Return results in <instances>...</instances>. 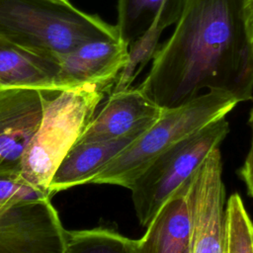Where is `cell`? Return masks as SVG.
I'll return each instance as SVG.
<instances>
[{"instance_id": "ac0fdd59", "label": "cell", "mask_w": 253, "mask_h": 253, "mask_svg": "<svg viewBox=\"0 0 253 253\" xmlns=\"http://www.w3.org/2000/svg\"><path fill=\"white\" fill-rule=\"evenodd\" d=\"M243 20L247 40L253 52V0H243Z\"/></svg>"}, {"instance_id": "5bb4252c", "label": "cell", "mask_w": 253, "mask_h": 253, "mask_svg": "<svg viewBox=\"0 0 253 253\" xmlns=\"http://www.w3.org/2000/svg\"><path fill=\"white\" fill-rule=\"evenodd\" d=\"M63 253H133V239L108 227L66 231Z\"/></svg>"}, {"instance_id": "9a60e30c", "label": "cell", "mask_w": 253, "mask_h": 253, "mask_svg": "<svg viewBox=\"0 0 253 253\" xmlns=\"http://www.w3.org/2000/svg\"><path fill=\"white\" fill-rule=\"evenodd\" d=\"M163 28L153 24L144 34L136 38L127 45L126 60L119 72L113 91H122L131 87V83L141 72L150 59L153 58Z\"/></svg>"}, {"instance_id": "5b68a950", "label": "cell", "mask_w": 253, "mask_h": 253, "mask_svg": "<svg viewBox=\"0 0 253 253\" xmlns=\"http://www.w3.org/2000/svg\"><path fill=\"white\" fill-rule=\"evenodd\" d=\"M47 191L0 176V253H63L66 231Z\"/></svg>"}, {"instance_id": "8fae6325", "label": "cell", "mask_w": 253, "mask_h": 253, "mask_svg": "<svg viewBox=\"0 0 253 253\" xmlns=\"http://www.w3.org/2000/svg\"><path fill=\"white\" fill-rule=\"evenodd\" d=\"M138 135L134 134L108 141L76 142L57 166L48 185L49 195L91 183L104 166Z\"/></svg>"}, {"instance_id": "7c38bea8", "label": "cell", "mask_w": 253, "mask_h": 253, "mask_svg": "<svg viewBox=\"0 0 253 253\" xmlns=\"http://www.w3.org/2000/svg\"><path fill=\"white\" fill-rule=\"evenodd\" d=\"M57 59L0 39V87L60 90Z\"/></svg>"}, {"instance_id": "e0dca14e", "label": "cell", "mask_w": 253, "mask_h": 253, "mask_svg": "<svg viewBox=\"0 0 253 253\" xmlns=\"http://www.w3.org/2000/svg\"><path fill=\"white\" fill-rule=\"evenodd\" d=\"M248 125L251 128L250 147L243 162V165L238 170V175L245 184L248 195L253 199V105L249 113Z\"/></svg>"}, {"instance_id": "8992f818", "label": "cell", "mask_w": 253, "mask_h": 253, "mask_svg": "<svg viewBox=\"0 0 253 253\" xmlns=\"http://www.w3.org/2000/svg\"><path fill=\"white\" fill-rule=\"evenodd\" d=\"M228 132L225 117L217 119L175 143L136 177L128 190L141 226H147L166 201L190 180L210 152L219 147Z\"/></svg>"}, {"instance_id": "4fadbf2b", "label": "cell", "mask_w": 253, "mask_h": 253, "mask_svg": "<svg viewBox=\"0 0 253 253\" xmlns=\"http://www.w3.org/2000/svg\"><path fill=\"white\" fill-rule=\"evenodd\" d=\"M185 0H118L120 39L128 45L153 24L163 29L176 24Z\"/></svg>"}, {"instance_id": "3957f363", "label": "cell", "mask_w": 253, "mask_h": 253, "mask_svg": "<svg viewBox=\"0 0 253 253\" xmlns=\"http://www.w3.org/2000/svg\"><path fill=\"white\" fill-rule=\"evenodd\" d=\"M113 86L84 84L55 91L46 99L39 127L25 152L23 179L47 191L57 166Z\"/></svg>"}, {"instance_id": "d6986e66", "label": "cell", "mask_w": 253, "mask_h": 253, "mask_svg": "<svg viewBox=\"0 0 253 253\" xmlns=\"http://www.w3.org/2000/svg\"><path fill=\"white\" fill-rule=\"evenodd\" d=\"M49 1H52V2H55V3H59V4H62V5H67V6L72 5L70 0H49Z\"/></svg>"}, {"instance_id": "277c9868", "label": "cell", "mask_w": 253, "mask_h": 253, "mask_svg": "<svg viewBox=\"0 0 253 253\" xmlns=\"http://www.w3.org/2000/svg\"><path fill=\"white\" fill-rule=\"evenodd\" d=\"M237 104L230 94L208 91L183 105L163 109L161 116L105 165L91 183L128 189L157 156L187 135L225 117Z\"/></svg>"}, {"instance_id": "ba28073f", "label": "cell", "mask_w": 253, "mask_h": 253, "mask_svg": "<svg viewBox=\"0 0 253 253\" xmlns=\"http://www.w3.org/2000/svg\"><path fill=\"white\" fill-rule=\"evenodd\" d=\"M162 112L139 86L110 92L76 142L108 141L140 134Z\"/></svg>"}, {"instance_id": "6da1fadb", "label": "cell", "mask_w": 253, "mask_h": 253, "mask_svg": "<svg viewBox=\"0 0 253 253\" xmlns=\"http://www.w3.org/2000/svg\"><path fill=\"white\" fill-rule=\"evenodd\" d=\"M160 108L183 105L200 91L253 99V52L243 0H185L172 36L157 48L138 85Z\"/></svg>"}, {"instance_id": "52a82bcc", "label": "cell", "mask_w": 253, "mask_h": 253, "mask_svg": "<svg viewBox=\"0 0 253 253\" xmlns=\"http://www.w3.org/2000/svg\"><path fill=\"white\" fill-rule=\"evenodd\" d=\"M55 91L0 87V176H21L25 152L39 127L45 101Z\"/></svg>"}, {"instance_id": "7a4b0ae2", "label": "cell", "mask_w": 253, "mask_h": 253, "mask_svg": "<svg viewBox=\"0 0 253 253\" xmlns=\"http://www.w3.org/2000/svg\"><path fill=\"white\" fill-rule=\"evenodd\" d=\"M117 38L116 25L73 5L49 0H0V39L57 60L83 42Z\"/></svg>"}, {"instance_id": "30bf717a", "label": "cell", "mask_w": 253, "mask_h": 253, "mask_svg": "<svg viewBox=\"0 0 253 253\" xmlns=\"http://www.w3.org/2000/svg\"><path fill=\"white\" fill-rule=\"evenodd\" d=\"M191 179V178H190ZM183 184L161 207L146 231L133 239V253H188L191 240V214Z\"/></svg>"}, {"instance_id": "9c48e42d", "label": "cell", "mask_w": 253, "mask_h": 253, "mask_svg": "<svg viewBox=\"0 0 253 253\" xmlns=\"http://www.w3.org/2000/svg\"><path fill=\"white\" fill-rule=\"evenodd\" d=\"M126 54L127 45L120 38L83 42L58 59V87L63 90L84 84H114Z\"/></svg>"}, {"instance_id": "2e32d148", "label": "cell", "mask_w": 253, "mask_h": 253, "mask_svg": "<svg viewBox=\"0 0 253 253\" xmlns=\"http://www.w3.org/2000/svg\"><path fill=\"white\" fill-rule=\"evenodd\" d=\"M225 253H253V221L237 193L225 204Z\"/></svg>"}]
</instances>
